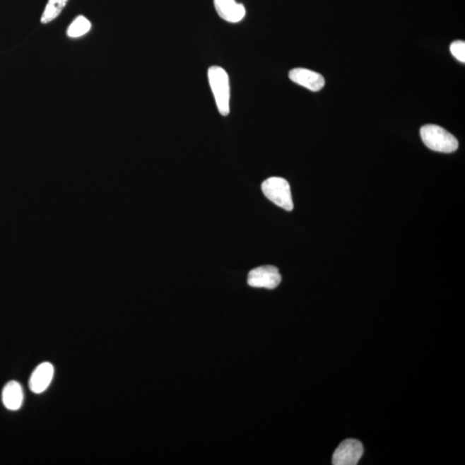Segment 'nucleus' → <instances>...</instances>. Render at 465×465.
Returning a JSON list of instances; mask_svg holds the SVG:
<instances>
[{
	"label": "nucleus",
	"mask_w": 465,
	"mask_h": 465,
	"mask_svg": "<svg viewBox=\"0 0 465 465\" xmlns=\"http://www.w3.org/2000/svg\"><path fill=\"white\" fill-rule=\"evenodd\" d=\"M208 78L218 112L220 115L228 116L230 110V85L226 71L218 66H211Z\"/></svg>",
	"instance_id": "f257e3e1"
},
{
	"label": "nucleus",
	"mask_w": 465,
	"mask_h": 465,
	"mask_svg": "<svg viewBox=\"0 0 465 465\" xmlns=\"http://www.w3.org/2000/svg\"><path fill=\"white\" fill-rule=\"evenodd\" d=\"M423 143L433 151L450 153L459 148L457 138L438 125L428 124L420 129Z\"/></svg>",
	"instance_id": "f03ea898"
},
{
	"label": "nucleus",
	"mask_w": 465,
	"mask_h": 465,
	"mask_svg": "<svg viewBox=\"0 0 465 465\" xmlns=\"http://www.w3.org/2000/svg\"><path fill=\"white\" fill-rule=\"evenodd\" d=\"M261 187L264 194L276 206L287 211L293 210L294 204L290 187L286 179L271 177L264 181Z\"/></svg>",
	"instance_id": "7ed1b4c3"
},
{
	"label": "nucleus",
	"mask_w": 465,
	"mask_h": 465,
	"mask_svg": "<svg viewBox=\"0 0 465 465\" xmlns=\"http://www.w3.org/2000/svg\"><path fill=\"white\" fill-rule=\"evenodd\" d=\"M282 277L277 267L265 266L255 268L248 274L247 283L252 287L273 290L281 283Z\"/></svg>",
	"instance_id": "20e7f679"
},
{
	"label": "nucleus",
	"mask_w": 465,
	"mask_h": 465,
	"mask_svg": "<svg viewBox=\"0 0 465 465\" xmlns=\"http://www.w3.org/2000/svg\"><path fill=\"white\" fill-rule=\"evenodd\" d=\"M364 453V447L360 441L346 440L339 445L333 456L334 465H355Z\"/></svg>",
	"instance_id": "39448f33"
},
{
	"label": "nucleus",
	"mask_w": 465,
	"mask_h": 465,
	"mask_svg": "<svg viewBox=\"0 0 465 465\" xmlns=\"http://www.w3.org/2000/svg\"><path fill=\"white\" fill-rule=\"evenodd\" d=\"M54 368L49 362H43L33 370L30 377L29 387L35 394L45 392L53 380Z\"/></svg>",
	"instance_id": "423d86ee"
},
{
	"label": "nucleus",
	"mask_w": 465,
	"mask_h": 465,
	"mask_svg": "<svg viewBox=\"0 0 465 465\" xmlns=\"http://www.w3.org/2000/svg\"><path fill=\"white\" fill-rule=\"evenodd\" d=\"M291 81L312 92H319L325 86V80L320 73L306 69H295L289 73Z\"/></svg>",
	"instance_id": "0eeeda50"
},
{
	"label": "nucleus",
	"mask_w": 465,
	"mask_h": 465,
	"mask_svg": "<svg viewBox=\"0 0 465 465\" xmlns=\"http://www.w3.org/2000/svg\"><path fill=\"white\" fill-rule=\"evenodd\" d=\"M216 13L228 23H239L246 15V9L235 0H214Z\"/></svg>",
	"instance_id": "6e6552de"
},
{
	"label": "nucleus",
	"mask_w": 465,
	"mask_h": 465,
	"mask_svg": "<svg viewBox=\"0 0 465 465\" xmlns=\"http://www.w3.org/2000/svg\"><path fill=\"white\" fill-rule=\"evenodd\" d=\"M4 406L11 411H18L22 407L23 392L20 384L17 381H11L2 390Z\"/></svg>",
	"instance_id": "1a4fd4ad"
},
{
	"label": "nucleus",
	"mask_w": 465,
	"mask_h": 465,
	"mask_svg": "<svg viewBox=\"0 0 465 465\" xmlns=\"http://www.w3.org/2000/svg\"><path fill=\"white\" fill-rule=\"evenodd\" d=\"M69 0H49L42 16L41 22L48 23L57 18L61 14Z\"/></svg>",
	"instance_id": "9d476101"
},
{
	"label": "nucleus",
	"mask_w": 465,
	"mask_h": 465,
	"mask_svg": "<svg viewBox=\"0 0 465 465\" xmlns=\"http://www.w3.org/2000/svg\"><path fill=\"white\" fill-rule=\"evenodd\" d=\"M90 27H92V25H90L88 18L83 17V16H78L76 20L71 23L68 30V35L72 38L81 37L89 33Z\"/></svg>",
	"instance_id": "9b49d317"
},
{
	"label": "nucleus",
	"mask_w": 465,
	"mask_h": 465,
	"mask_svg": "<svg viewBox=\"0 0 465 465\" xmlns=\"http://www.w3.org/2000/svg\"><path fill=\"white\" fill-rule=\"evenodd\" d=\"M451 53L457 60L465 62V42L464 41H456L452 43L450 47Z\"/></svg>",
	"instance_id": "f8f14e48"
}]
</instances>
